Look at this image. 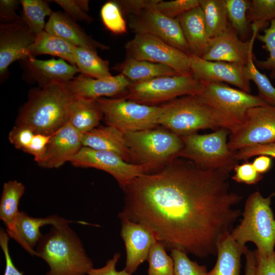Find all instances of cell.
Wrapping results in <instances>:
<instances>
[{"label": "cell", "mask_w": 275, "mask_h": 275, "mask_svg": "<svg viewBox=\"0 0 275 275\" xmlns=\"http://www.w3.org/2000/svg\"><path fill=\"white\" fill-rule=\"evenodd\" d=\"M134 164L155 172L178 157L184 146L181 138L172 132L154 128L124 133Z\"/></svg>", "instance_id": "cell-6"}, {"label": "cell", "mask_w": 275, "mask_h": 275, "mask_svg": "<svg viewBox=\"0 0 275 275\" xmlns=\"http://www.w3.org/2000/svg\"><path fill=\"white\" fill-rule=\"evenodd\" d=\"M100 16L105 28L113 34L120 35L126 32V22L117 2L105 3L101 7Z\"/></svg>", "instance_id": "cell-38"}, {"label": "cell", "mask_w": 275, "mask_h": 275, "mask_svg": "<svg viewBox=\"0 0 275 275\" xmlns=\"http://www.w3.org/2000/svg\"><path fill=\"white\" fill-rule=\"evenodd\" d=\"M248 250L227 234L218 243L216 263L207 275H240L241 256Z\"/></svg>", "instance_id": "cell-26"}, {"label": "cell", "mask_w": 275, "mask_h": 275, "mask_svg": "<svg viewBox=\"0 0 275 275\" xmlns=\"http://www.w3.org/2000/svg\"><path fill=\"white\" fill-rule=\"evenodd\" d=\"M158 121L169 131L182 136L198 130L220 128L233 131L240 123L213 102L200 94L186 95L161 105Z\"/></svg>", "instance_id": "cell-2"}, {"label": "cell", "mask_w": 275, "mask_h": 275, "mask_svg": "<svg viewBox=\"0 0 275 275\" xmlns=\"http://www.w3.org/2000/svg\"><path fill=\"white\" fill-rule=\"evenodd\" d=\"M190 53L202 57L210 40L204 14L199 6L177 18Z\"/></svg>", "instance_id": "cell-25"}, {"label": "cell", "mask_w": 275, "mask_h": 275, "mask_svg": "<svg viewBox=\"0 0 275 275\" xmlns=\"http://www.w3.org/2000/svg\"><path fill=\"white\" fill-rule=\"evenodd\" d=\"M21 19L36 37L44 31L45 18L53 12L47 1L43 0H21Z\"/></svg>", "instance_id": "cell-33"}, {"label": "cell", "mask_w": 275, "mask_h": 275, "mask_svg": "<svg viewBox=\"0 0 275 275\" xmlns=\"http://www.w3.org/2000/svg\"><path fill=\"white\" fill-rule=\"evenodd\" d=\"M247 16L252 25L261 29L266 22L275 19V0L250 1Z\"/></svg>", "instance_id": "cell-39"}, {"label": "cell", "mask_w": 275, "mask_h": 275, "mask_svg": "<svg viewBox=\"0 0 275 275\" xmlns=\"http://www.w3.org/2000/svg\"><path fill=\"white\" fill-rule=\"evenodd\" d=\"M75 46L45 31L38 35L34 42L29 47L28 52L30 57L35 58L41 54H48L58 57L75 65L73 49Z\"/></svg>", "instance_id": "cell-29"}, {"label": "cell", "mask_w": 275, "mask_h": 275, "mask_svg": "<svg viewBox=\"0 0 275 275\" xmlns=\"http://www.w3.org/2000/svg\"><path fill=\"white\" fill-rule=\"evenodd\" d=\"M35 132L29 126L16 124L9 134L10 142L17 149L26 152Z\"/></svg>", "instance_id": "cell-43"}, {"label": "cell", "mask_w": 275, "mask_h": 275, "mask_svg": "<svg viewBox=\"0 0 275 275\" xmlns=\"http://www.w3.org/2000/svg\"><path fill=\"white\" fill-rule=\"evenodd\" d=\"M83 147L116 154L126 162L132 161L124 133L109 126L97 127L82 134Z\"/></svg>", "instance_id": "cell-24"}, {"label": "cell", "mask_w": 275, "mask_h": 275, "mask_svg": "<svg viewBox=\"0 0 275 275\" xmlns=\"http://www.w3.org/2000/svg\"><path fill=\"white\" fill-rule=\"evenodd\" d=\"M230 131L220 128L205 134L197 133L180 136L184 146L178 157L186 158L197 166L209 170H220L230 172L238 164L235 152L228 146Z\"/></svg>", "instance_id": "cell-7"}, {"label": "cell", "mask_w": 275, "mask_h": 275, "mask_svg": "<svg viewBox=\"0 0 275 275\" xmlns=\"http://www.w3.org/2000/svg\"><path fill=\"white\" fill-rule=\"evenodd\" d=\"M120 235L126 252L125 269L132 274L147 260L150 250L157 241L152 231L145 225L121 218Z\"/></svg>", "instance_id": "cell-18"}, {"label": "cell", "mask_w": 275, "mask_h": 275, "mask_svg": "<svg viewBox=\"0 0 275 275\" xmlns=\"http://www.w3.org/2000/svg\"><path fill=\"white\" fill-rule=\"evenodd\" d=\"M120 257L119 253H115L113 258L107 261L106 264L100 268H91L87 272L89 275H131L125 269L121 271L116 269V264Z\"/></svg>", "instance_id": "cell-50"}, {"label": "cell", "mask_w": 275, "mask_h": 275, "mask_svg": "<svg viewBox=\"0 0 275 275\" xmlns=\"http://www.w3.org/2000/svg\"><path fill=\"white\" fill-rule=\"evenodd\" d=\"M202 96L210 100L241 124L247 111L268 104L259 95H252L223 82L203 83Z\"/></svg>", "instance_id": "cell-15"}, {"label": "cell", "mask_w": 275, "mask_h": 275, "mask_svg": "<svg viewBox=\"0 0 275 275\" xmlns=\"http://www.w3.org/2000/svg\"><path fill=\"white\" fill-rule=\"evenodd\" d=\"M36 251L49 266L46 275H85L93 268L80 239L68 224L52 226L42 235Z\"/></svg>", "instance_id": "cell-4"}, {"label": "cell", "mask_w": 275, "mask_h": 275, "mask_svg": "<svg viewBox=\"0 0 275 275\" xmlns=\"http://www.w3.org/2000/svg\"><path fill=\"white\" fill-rule=\"evenodd\" d=\"M73 57L75 66L84 76L97 79L113 76L109 71L108 61L101 59L96 50L75 46Z\"/></svg>", "instance_id": "cell-30"}, {"label": "cell", "mask_w": 275, "mask_h": 275, "mask_svg": "<svg viewBox=\"0 0 275 275\" xmlns=\"http://www.w3.org/2000/svg\"><path fill=\"white\" fill-rule=\"evenodd\" d=\"M160 0H122L117 1L121 12L127 16L138 14L141 11L155 4Z\"/></svg>", "instance_id": "cell-47"}, {"label": "cell", "mask_w": 275, "mask_h": 275, "mask_svg": "<svg viewBox=\"0 0 275 275\" xmlns=\"http://www.w3.org/2000/svg\"><path fill=\"white\" fill-rule=\"evenodd\" d=\"M82 134L68 122L64 124L53 133L38 165L47 169L58 168L70 161L82 147Z\"/></svg>", "instance_id": "cell-21"}, {"label": "cell", "mask_w": 275, "mask_h": 275, "mask_svg": "<svg viewBox=\"0 0 275 275\" xmlns=\"http://www.w3.org/2000/svg\"><path fill=\"white\" fill-rule=\"evenodd\" d=\"M244 255L246 260L245 275H255L256 266L255 252L249 250Z\"/></svg>", "instance_id": "cell-53"}, {"label": "cell", "mask_w": 275, "mask_h": 275, "mask_svg": "<svg viewBox=\"0 0 275 275\" xmlns=\"http://www.w3.org/2000/svg\"><path fill=\"white\" fill-rule=\"evenodd\" d=\"M147 261L148 275H174L173 260L159 241L155 242L152 246Z\"/></svg>", "instance_id": "cell-35"}, {"label": "cell", "mask_w": 275, "mask_h": 275, "mask_svg": "<svg viewBox=\"0 0 275 275\" xmlns=\"http://www.w3.org/2000/svg\"><path fill=\"white\" fill-rule=\"evenodd\" d=\"M132 83L148 80L155 77L179 74L165 65L138 60L127 56L121 64L115 67Z\"/></svg>", "instance_id": "cell-27"}, {"label": "cell", "mask_w": 275, "mask_h": 275, "mask_svg": "<svg viewBox=\"0 0 275 275\" xmlns=\"http://www.w3.org/2000/svg\"><path fill=\"white\" fill-rule=\"evenodd\" d=\"M271 162L270 157L265 155H260L254 159L252 164L256 171L262 175L270 169Z\"/></svg>", "instance_id": "cell-52"}, {"label": "cell", "mask_w": 275, "mask_h": 275, "mask_svg": "<svg viewBox=\"0 0 275 275\" xmlns=\"http://www.w3.org/2000/svg\"><path fill=\"white\" fill-rule=\"evenodd\" d=\"M203 83L194 77L182 75L165 76L132 82L122 98L149 105L170 101L178 97L199 94Z\"/></svg>", "instance_id": "cell-9"}, {"label": "cell", "mask_w": 275, "mask_h": 275, "mask_svg": "<svg viewBox=\"0 0 275 275\" xmlns=\"http://www.w3.org/2000/svg\"><path fill=\"white\" fill-rule=\"evenodd\" d=\"M30 73L42 87L54 82L65 83L80 72L78 68L62 59L47 60L30 57L22 61Z\"/></svg>", "instance_id": "cell-23"}, {"label": "cell", "mask_w": 275, "mask_h": 275, "mask_svg": "<svg viewBox=\"0 0 275 275\" xmlns=\"http://www.w3.org/2000/svg\"><path fill=\"white\" fill-rule=\"evenodd\" d=\"M25 191L24 185L16 180L5 182L0 202V219L7 229L13 225L19 212V202Z\"/></svg>", "instance_id": "cell-31"}, {"label": "cell", "mask_w": 275, "mask_h": 275, "mask_svg": "<svg viewBox=\"0 0 275 275\" xmlns=\"http://www.w3.org/2000/svg\"><path fill=\"white\" fill-rule=\"evenodd\" d=\"M262 34H258L256 38L263 42V48L268 52L265 60H258L254 58V62L258 68L269 71L271 79H275V19L270 21V25L263 31Z\"/></svg>", "instance_id": "cell-37"}, {"label": "cell", "mask_w": 275, "mask_h": 275, "mask_svg": "<svg viewBox=\"0 0 275 275\" xmlns=\"http://www.w3.org/2000/svg\"><path fill=\"white\" fill-rule=\"evenodd\" d=\"M96 100L106 124L124 133L156 127L162 111L161 105L141 104L122 97H101Z\"/></svg>", "instance_id": "cell-8"}, {"label": "cell", "mask_w": 275, "mask_h": 275, "mask_svg": "<svg viewBox=\"0 0 275 275\" xmlns=\"http://www.w3.org/2000/svg\"><path fill=\"white\" fill-rule=\"evenodd\" d=\"M52 134L35 133L26 153L32 155L38 164L43 160Z\"/></svg>", "instance_id": "cell-46"}, {"label": "cell", "mask_w": 275, "mask_h": 275, "mask_svg": "<svg viewBox=\"0 0 275 275\" xmlns=\"http://www.w3.org/2000/svg\"><path fill=\"white\" fill-rule=\"evenodd\" d=\"M36 37L22 21L3 23L0 26V74L4 76L9 66L17 60L30 57L28 49Z\"/></svg>", "instance_id": "cell-17"}, {"label": "cell", "mask_w": 275, "mask_h": 275, "mask_svg": "<svg viewBox=\"0 0 275 275\" xmlns=\"http://www.w3.org/2000/svg\"><path fill=\"white\" fill-rule=\"evenodd\" d=\"M171 257L174 262V275H207L206 266L200 265L197 262L190 260L187 254L183 251L171 250Z\"/></svg>", "instance_id": "cell-40"}, {"label": "cell", "mask_w": 275, "mask_h": 275, "mask_svg": "<svg viewBox=\"0 0 275 275\" xmlns=\"http://www.w3.org/2000/svg\"><path fill=\"white\" fill-rule=\"evenodd\" d=\"M228 19L230 24L238 35L244 37L249 31L247 12L250 1L225 0Z\"/></svg>", "instance_id": "cell-34"}, {"label": "cell", "mask_w": 275, "mask_h": 275, "mask_svg": "<svg viewBox=\"0 0 275 275\" xmlns=\"http://www.w3.org/2000/svg\"><path fill=\"white\" fill-rule=\"evenodd\" d=\"M71 17L76 20L91 22L92 18L87 12L89 10V1L87 0H55Z\"/></svg>", "instance_id": "cell-42"}, {"label": "cell", "mask_w": 275, "mask_h": 275, "mask_svg": "<svg viewBox=\"0 0 275 275\" xmlns=\"http://www.w3.org/2000/svg\"><path fill=\"white\" fill-rule=\"evenodd\" d=\"M252 26L251 38L246 41L240 40L235 30L229 25L220 35L210 38L209 45L202 56L209 61H221L246 65L253 53V45L260 29Z\"/></svg>", "instance_id": "cell-16"}, {"label": "cell", "mask_w": 275, "mask_h": 275, "mask_svg": "<svg viewBox=\"0 0 275 275\" xmlns=\"http://www.w3.org/2000/svg\"><path fill=\"white\" fill-rule=\"evenodd\" d=\"M70 162L75 167L93 168L108 173L122 189L148 172L144 166L126 162L115 153L83 146Z\"/></svg>", "instance_id": "cell-13"}, {"label": "cell", "mask_w": 275, "mask_h": 275, "mask_svg": "<svg viewBox=\"0 0 275 275\" xmlns=\"http://www.w3.org/2000/svg\"><path fill=\"white\" fill-rule=\"evenodd\" d=\"M254 56L252 53L246 66L247 74L250 80L256 85L259 95L268 104L275 106V87L267 76L262 73L254 62Z\"/></svg>", "instance_id": "cell-36"}, {"label": "cell", "mask_w": 275, "mask_h": 275, "mask_svg": "<svg viewBox=\"0 0 275 275\" xmlns=\"http://www.w3.org/2000/svg\"><path fill=\"white\" fill-rule=\"evenodd\" d=\"M9 236L7 232L1 228L0 229V246L4 254L6 267L4 275H23L20 272L13 263L10 254L8 242Z\"/></svg>", "instance_id": "cell-49"}, {"label": "cell", "mask_w": 275, "mask_h": 275, "mask_svg": "<svg viewBox=\"0 0 275 275\" xmlns=\"http://www.w3.org/2000/svg\"><path fill=\"white\" fill-rule=\"evenodd\" d=\"M233 170L235 174L232 178L238 183L255 184L262 178V175L255 169L252 162L247 161L240 164H237Z\"/></svg>", "instance_id": "cell-44"}, {"label": "cell", "mask_w": 275, "mask_h": 275, "mask_svg": "<svg viewBox=\"0 0 275 275\" xmlns=\"http://www.w3.org/2000/svg\"><path fill=\"white\" fill-rule=\"evenodd\" d=\"M255 275H275V251L268 256H261L256 251Z\"/></svg>", "instance_id": "cell-48"}, {"label": "cell", "mask_w": 275, "mask_h": 275, "mask_svg": "<svg viewBox=\"0 0 275 275\" xmlns=\"http://www.w3.org/2000/svg\"><path fill=\"white\" fill-rule=\"evenodd\" d=\"M199 6L200 0H160L157 4V8L167 16L177 18Z\"/></svg>", "instance_id": "cell-41"}, {"label": "cell", "mask_w": 275, "mask_h": 275, "mask_svg": "<svg viewBox=\"0 0 275 275\" xmlns=\"http://www.w3.org/2000/svg\"><path fill=\"white\" fill-rule=\"evenodd\" d=\"M44 31L58 37L75 46L96 50L106 49L108 46L97 42L68 16L61 12H52L46 23Z\"/></svg>", "instance_id": "cell-22"}, {"label": "cell", "mask_w": 275, "mask_h": 275, "mask_svg": "<svg viewBox=\"0 0 275 275\" xmlns=\"http://www.w3.org/2000/svg\"><path fill=\"white\" fill-rule=\"evenodd\" d=\"M210 38L224 32L229 27L225 0H200Z\"/></svg>", "instance_id": "cell-32"}, {"label": "cell", "mask_w": 275, "mask_h": 275, "mask_svg": "<svg viewBox=\"0 0 275 275\" xmlns=\"http://www.w3.org/2000/svg\"><path fill=\"white\" fill-rule=\"evenodd\" d=\"M229 173L176 157L123 189L124 206L118 217L145 225L169 250L214 255L242 215L236 206L242 197L232 190Z\"/></svg>", "instance_id": "cell-1"}, {"label": "cell", "mask_w": 275, "mask_h": 275, "mask_svg": "<svg viewBox=\"0 0 275 275\" xmlns=\"http://www.w3.org/2000/svg\"><path fill=\"white\" fill-rule=\"evenodd\" d=\"M274 193L264 197L258 191L247 198L240 223L230 233L238 243L253 242L261 256L271 255L275 246V218L271 208Z\"/></svg>", "instance_id": "cell-5"}, {"label": "cell", "mask_w": 275, "mask_h": 275, "mask_svg": "<svg viewBox=\"0 0 275 275\" xmlns=\"http://www.w3.org/2000/svg\"><path fill=\"white\" fill-rule=\"evenodd\" d=\"M74 97L65 83L54 82L34 89L20 109L16 124L35 133L51 134L68 122Z\"/></svg>", "instance_id": "cell-3"}, {"label": "cell", "mask_w": 275, "mask_h": 275, "mask_svg": "<svg viewBox=\"0 0 275 275\" xmlns=\"http://www.w3.org/2000/svg\"><path fill=\"white\" fill-rule=\"evenodd\" d=\"M19 3L20 4V1L16 0H1V18L10 21V22L22 20L21 16L18 15L16 12Z\"/></svg>", "instance_id": "cell-51"}, {"label": "cell", "mask_w": 275, "mask_h": 275, "mask_svg": "<svg viewBox=\"0 0 275 275\" xmlns=\"http://www.w3.org/2000/svg\"><path fill=\"white\" fill-rule=\"evenodd\" d=\"M103 116L96 100L74 98L68 123L79 133L84 134L97 127Z\"/></svg>", "instance_id": "cell-28"}, {"label": "cell", "mask_w": 275, "mask_h": 275, "mask_svg": "<svg viewBox=\"0 0 275 275\" xmlns=\"http://www.w3.org/2000/svg\"><path fill=\"white\" fill-rule=\"evenodd\" d=\"M275 142V106L270 105L249 109L243 122L230 132L229 149L242 148Z\"/></svg>", "instance_id": "cell-11"}, {"label": "cell", "mask_w": 275, "mask_h": 275, "mask_svg": "<svg viewBox=\"0 0 275 275\" xmlns=\"http://www.w3.org/2000/svg\"><path fill=\"white\" fill-rule=\"evenodd\" d=\"M157 3L128 16L129 28L135 34L155 36L189 55L191 53L178 19L162 13L157 8Z\"/></svg>", "instance_id": "cell-12"}, {"label": "cell", "mask_w": 275, "mask_h": 275, "mask_svg": "<svg viewBox=\"0 0 275 275\" xmlns=\"http://www.w3.org/2000/svg\"><path fill=\"white\" fill-rule=\"evenodd\" d=\"M77 223L87 224L82 221H73L65 219L57 215H51L45 217H34L29 216L24 211H20L13 225L6 229L10 238L14 239L28 253L37 256L34 248L37 245L42 234L40 229L46 225L61 226Z\"/></svg>", "instance_id": "cell-19"}, {"label": "cell", "mask_w": 275, "mask_h": 275, "mask_svg": "<svg viewBox=\"0 0 275 275\" xmlns=\"http://www.w3.org/2000/svg\"><path fill=\"white\" fill-rule=\"evenodd\" d=\"M260 155L275 158V142L246 147L235 151V157L237 161L246 160Z\"/></svg>", "instance_id": "cell-45"}, {"label": "cell", "mask_w": 275, "mask_h": 275, "mask_svg": "<svg viewBox=\"0 0 275 275\" xmlns=\"http://www.w3.org/2000/svg\"><path fill=\"white\" fill-rule=\"evenodd\" d=\"M188 56L195 78L203 83L230 84L250 93V80L245 65L207 61L192 53Z\"/></svg>", "instance_id": "cell-14"}, {"label": "cell", "mask_w": 275, "mask_h": 275, "mask_svg": "<svg viewBox=\"0 0 275 275\" xmlns=\"http://www.w3.org/2000/svg\"><path fill=\"white\" fill-rule=\"evenodd\" d=\"M131 83L122 74L103 79L80 74L65 82V85L74 98L96 100L120 95L127 90Z\"/></svg>", "instance_id": "cell-20"}, {"label": "cell", "mask_w": 275, "mask_h": 275, "mask_svg": "<svg viewBox=\"0 0 275 275\" xmlns=\"http://www.w3.org/2000/svg\"><path fill=\"white\" fill-rule=\"evenodd\" d=\"M127 56L169 66L179 75L194 77L188 54L148 34H137L125 45Z\"/></svg>", "instance_id": "cell-10"}]
</instances>
